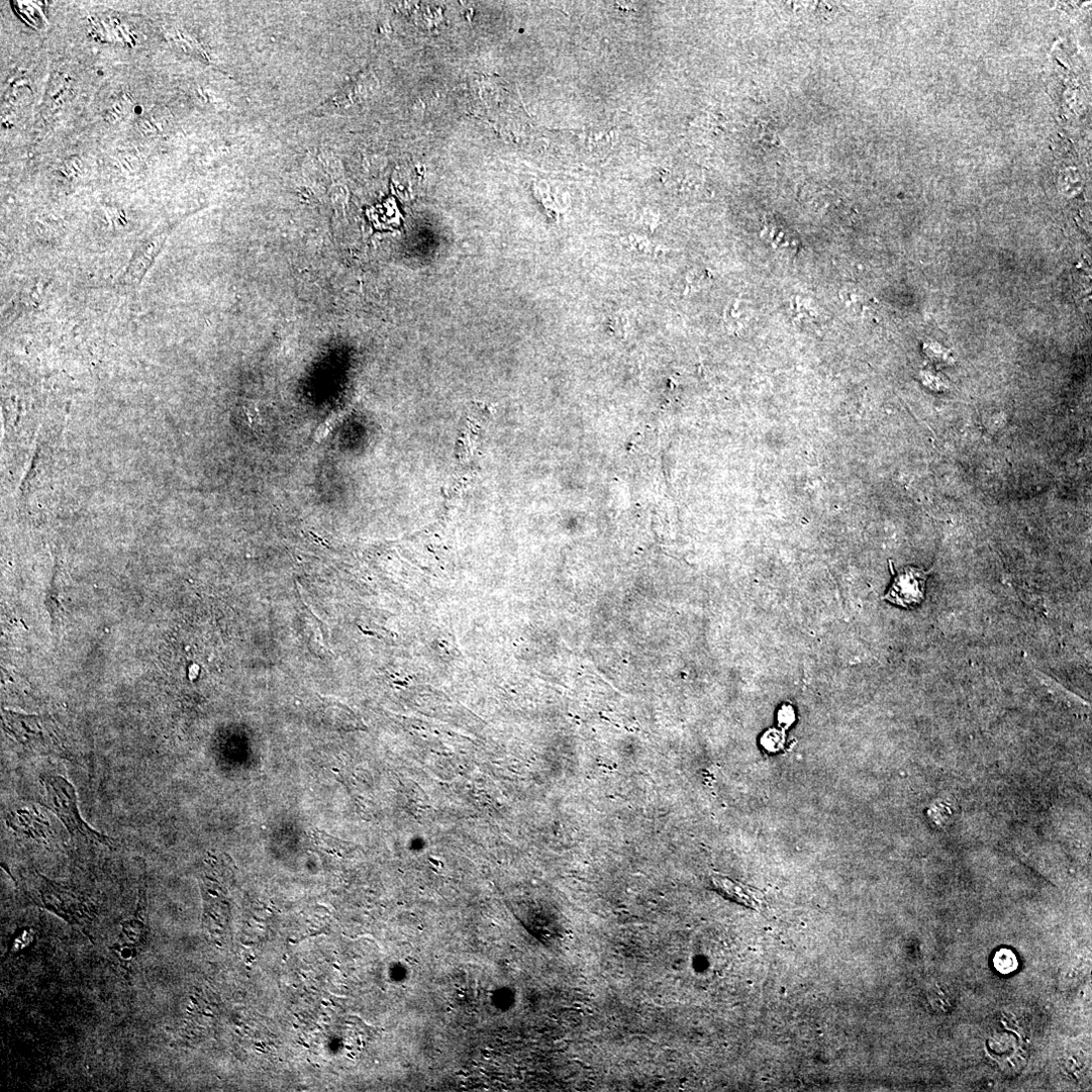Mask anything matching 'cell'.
<instances>
[{"mask_svg": "<svg viewBox=\"0 0 1092 1092\" xmlns=\"http://www.w3.org/2000/svg\"><path fill=\"white\" fill-rule=\"evenodd\" d=\"M40 779L45 790L41 805L58 818L71 840H83L108 847L116 845L114 839L96 832L82 819L75 788L66 778L60 775H43Z\"/></svg>", "mask_w": 1092, "mask_h": 1092, "instance_id": "1", "label": "cell"}, {"mask_svg": "<svg viewBox=\"0 0 1092 1092\" xmlns=\"http://www.w3.org/2000/svg\"><path fill=\"white\" fill-rule=\"evenodd\" d=\"M4 718L7 733L22 751L34 756L64 755L61 741L44 719L8 712Z\"/></svg>", "mask_w": 1092, "mask_h": 1092, "instance_id": "2", "label": "cell"}, {"mask_svg": "<svg viewBox=\"0 0 1092 1092\" xmlns=\"http://www.w3.org/2000/svg\"><path fill=\"white\" fill-rule=\"evenodd\" d=\"M41 905L70 924L84 925L92 920V908L70 888L40 875L38 887Z\"/></svg>", "mask_w": 1092, "mask_h": 1092, "instance_id": "3", "label": "cell"}, {"mask_svg": "<svg viewBox=\"0 0 1092 1092\" xmlns=\"http://www.w3.org/2000/svg\"><path fill=\"white\" fill-rule=\"evenodd\" d=\"M928 572L908 567L893 581L884 601L904 609H916L925 600Z\"/></svg>", "mask_w": 1092, "mask_h": 1092, "instance_id": "4", "label": "cell"}, {"mask_svg": "<svg viewBox=\"0 0 1092 1092\" xmlns=\"http://www.w3.org/2000/svg\"><path fill=\"white\" fill-rule=\"evenodd\" d=\"M712 881L715 888L728 900L752 909L762 906V896L755 889L724 875H714Z\"/></svg>", "mask_w": 1092, "mask_h": 1092, "instance_id": "5", "label": "cell"}, {"mask_svg": "<svg viewBox=\"0 0 1092 1092\" xmlns=\"http://www.w3.org/2000/svg\"><path fill=\"white\" fill-rule=\"evenodd\" d=\"M997 968L1003 973H1010L1017 969L1018 962L1011 951L1003 950L997 954L995 960Z\"/></svg>", "mask_w": 1092, "mask_h": 1092, "instance_id": "6", "label": "cell"}, {"mask_svg": "<svg viewBox=\"0 0 1092 1092\" xmlns=\"http://www.w3.org/2000/svg\"><path fill=\"white\" fill-rule=\"evenodd\" d=\"M246 415H247L248 423L252 428L257 426L258 424H260L261 419H260L257 407L247 406Z\"/></svg>", "mask_w": 1092, "mask_h": 1092, "instance_id": "7", "label": "cell"}]
</instances>
